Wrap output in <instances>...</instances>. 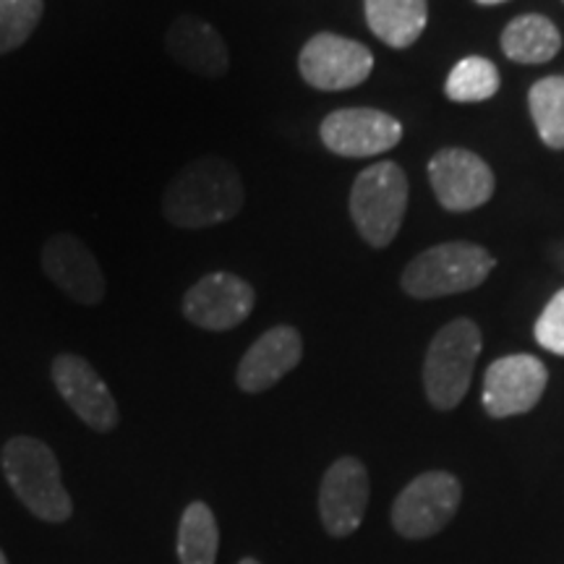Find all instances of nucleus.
Masks as SVG:
<instances>
[{
  "instance_id": "1",
  "label": "nucleus",
  "mask_w": 564,
  "mask_h": 564,
  "mask_svg": "<svg viewBox=\"0 0 564 564\" xmlns=\"http://www.w3.org/2000/svg\"><path fill=\"white\" fill-rule=\"evenodd\" d=\"M246 204L241 175L228 160L199 158L171 181L162 196V215L175 228L199 230L228 223Z\"/></svg>"
},
{
  "instance_id": "2",
  "label": "nucleus",
  "mask_w": 564,
  "mask_h": 564,
  "mask_svg": "<svg viewBox=\"0 0 564 564\" xmlns=\"http://www.w3.org/2000/svg\"><path fill=\"white\" fill-rule=\"evenodd\" d=\"M0 465L11 491L34 518L45 523H66L74 514V502L61 478L58 457L45 442L34 436H13L3 444Z\"/></svg>"
},
{
  "instance_id": "3",
  "label": "nucleus",
  "mask_w": 564,
  "mask_h": 564,
  "mask_svg": "<svg viewBox=\"0 0 564 564\" xmlns=\"http://www.w3.org/2000/svg\"><path fill=\"white\" fill-rule=\"evenodd\" d=\"M494 257L484 246L470 241H449L426 249L411 259L403 270V291L413 299H444L468 293L489 278Z\"/></svg>"
},
{
  "instance_id": "4",
  "label": "nucleus",
  "mask_w": 564,
  "mask_h": 564,
  "mask_svg": "<svg viewBox=\"0 0 564 564\" xmlns=\"http://www.w3.org/2000/svg\"><path fill=\"white\" fill-rule=\"evenodd\" d=\"M484 337L474 319H455L434 335L423 361V387L429 403L440 411H453L470 390V379Z\"/></svg>"
},
{
  "instance_id": "5",
  "label": "nucleus",
  "mask_w": 564,
  "mask_h": 564,
  "mask_svg": "<svg viewBox=\"0 0 564 564\" xmlns=\"http://www.w3.org/2000/svg\"><path fill=\"white\" fill-rule=\"evenodd\" d=\"M408 209V175L394 162H373L358 173L350 188V217L371 249H387Z\"/></svg>"
},
{
  "instance_id": "6",
  "label": "nucleus",
  "mask_w": 564,
  "mask_h": 564,
  "mask_svg": "<svg viewBox=\"0 0 564 564\" xmlns=\"http://www.w3.org/2000/svg\"><path fill=\"white\" fill-rule=\"evenodd\" d=\"M463 499V486L447 470L413 478L392 505V528L405 539H429L449 525Z\"/></svg>"
},
{
  "instance_id": "7",
  "label": "nucleus",
  "mask_w": 564,
  "mask_h": 564,
  "mask_svg": "<svg viewBox=\"0 0 564 564\" xmlns=\"http://www.w3.org/2000/svg\"><path fill=\"white\" fill-rule=\"evenodd\" d=\"M303 82L322 91H343L364 84L373 70V53L340 34H314L299 55Z\"/></svg>"
},
{
  "instance_id": "8",
  "label": "nucleus",
  "mask_w": 564,
  "mask_h": 564,
  "mask_svg": "<svg viewBox=\"0 0 564 564\" xmlns=\"http://www.w3.org/2000/svg\"><path fill=\"white\" fill-rule=\"evenodd\" d=\"M319 137L337 158H377L403 141V123L384 110L343 108L324 118Z\"/></svg>"
},
{
  "instance_id": "9",
  "label": "nucleus",
  "mask_w": 564,
  "mask_h": 564,
  "mask_svg": "<svg viewBox=\"0 0 564 564\" xmlns=\"http://www.w3.org/2000/svg\"><path fill=\"white\" fill-rule=\"evenodd\" d=\"M429 183H432L436 202L447 212L484 207L497 188L486 160L470 150H460V147H447L429 160Z\"/></svg>"
},
{
  "instance_id": "10",
  "label": "nucleus",
  "mask_w": 564,
  "mask_h": 564,
  "mask_svg": "<svg viewBox=\"0 0 564 564\" xmlns=\"http://www.w3.org/2000/svg\"><path fill=\"white\" fill-rule=\"evenodd\" d=\"M549 384L546 366L528 352L494 361L484 377V408L491 419L523 415L539 405Z\"/></svg>"
},
{
  "instance_id": "11",
  "label": "nucleus",
  "mask_w": 564,
  "mask_h": 564,
  "mask_svg": "<svg viewBox=\"0 0 564 564\" xmlns=\"http://www.w3.org/2000/svg\"><path fill=\"white\" fill-rule=\"evenodd\" d=\"M253 288L232 272H212L196 282L183 299V316L209 333H225L249 319L253 312Z\"/></svg>"
},
{
  "instance_id": "12",
  "label": "nucleus",
  "mask_w": 564,
  "mask_h": 564,
  "mask_svg": "<svg viewBox=\"0 0 564 564\" xmlns=\"http://www.w3.org/2000/svg\"><path fill=\"white\" fill-rule=\"evenodd\" d=\"M53 384L66 400V405L95 432L108 434L118 426L121 413L118 403L112 398L108 384L102 382L100 373L95 371L87 358L74 356V352H63L53 361Z\"/></svg>"
},
{
  "instance_id": "13",
  "label": "nucleus",
  "mask_w": 564,
  "mask_h": 564,
  "mask_svg": "<svg viewBox=\"0 0 564 564\" xmlns=\"http://www.w3.org/2000/svg\"><path fill=\"white\" fill-rule=\"evenodd\" d=\"M369 507V470L356 457H340L327 468L319 486V514L329 535L345 539L364 523Z\"/></svg>"
},
{
  "instance_id": "14",
  "label": "nucleus",
  "mask_w": 564,
  "mask_h": 564,
  "mask_svg": "<svg viewBox=\"0 0 564 564\" xmlns=\"http://www.w3.org/2000/svg\"><path fill=\"white\" fill-rule=\"evenodd\" d=\"M42 270L82 306H97L105 299L102 267L82 238L68 232L53 236L42 249Z\"/></svg>"
},
{
  "instance_id": "15",
  "label": "nucleus",
  "mask_w": 564,
  "mask_h": 564,
  "mask_svg": "<svg viewBox=\"0 0 564 564\" xmlns=\"http://www.w3.org/2000/svg\"><path fill=\"white\" fill-rule=\"evenodd\" d=\"M303 340L299 329L280 324L267 329L257 343L246 350L236 371V382L243 392L259 394L280 382L285 373H291L301 364Z\"/></svg>"
},
{
  "instance_id": "16",
  "label": "nucleus",
  "mask_w": 564,
  "mask_h": 564,
  "mask_svg": "<svg viewBox=\"0 0 564 564\" xmlns=\"http://www.w3.org/2000/svg\"><path fill=\"white\" fill-rule=\"evenodd\" d=\"M165 47L181 68L220 79L230 68V53L223 34L196 17H178L165 34Z\"/></svg>"
},
{
  "instance_id": "17",
  "label": "nucleus",
  "mask_w": 564,
  "mask_h": 564,
  "mask_svg": "<svg viewBox=\"0 0 564 564\" xmlns=\"http://www.w3.org/2000/svg\"><path fill=\"white\" fill-rule=\"evenodd\" d=\"M364 6L369 30L394 51L411 47L426 30V0H364Z\"/></svg>"
},
{
  "instance_id": "18",
  "label": "nucleus",
  "mask_w": 564,
  "mask_h": 564,
  "mask_svg": "<svg viewBox=\"0 0 564 564\" xmlns=\"http://www.w3.org/2000/svg\"><path fill=\"white\" fill-rule=\"evenodd\" d=\"M502 51L510 61L525 63V66H539L549 63L560 53L562 34L554 21L539 13H525V17L512 19L502 32Z\"/></svg>"
},
{
  "instance_id": "19",
  "label": "nucleus",
  "mask_w": 564,
  "mask_h": 564,
  "mask_svg": "<svg viewBox=\"0 0 564 564\" xmlns=\"http://www.w3.org/2000/svg\"><path fill=\"white\" fill-rule=\"evenodd\" d=\"M220 549V528L215 512L204 502H192L181 514L178 560L181 564H215Z\"/></svg>"
},
{
  "instance_id": "20",
  "label": "nucleus",
  "mask_w": 564,
  "mask_h": 564,
  "mask_svg": "<svg viewBox=\"0 0 564 564\" xmlns=\"http://www.w3.org/2000/svg\"><path fill=\"white\" fill-rule=\"evenodd\" d=\"M528 110L549 150H564V76H546L528 91Z\"/></svg>"
},
{
  "instance_id": "21",
  "label": "nucleus",
  "mask_w": 564,
  "mask_h": 564,
  "mask_svg": "<svg viewBox=\"0 0 564 564\" xmlns=\"http://www.w3.org/2000/svg\"><path fill=\"white\" fill-rule=\"evenodd\" d=\"M499 70L489 58L468 55L455 63L444 82V95L449 102H486L499 91Z\"/></svg>"
},
{
  "instance_id": "22",
  "label": "nucleus",
  "mask_w": 564,
  "mask_h": 564,
  "mask_svg": "<svg viewBox=\"0 0 564 564\" xmlns=\"http://www.w3.org/2000/svg\"><path fill=\"white\" fill-rule=\"evenodd\" d=\"M42 19V0H0V55L32 37Z\"/></svg>"
},
{
  "instance_id": "23",
  "label": "nucleus",
  "mask_w": 564,
  "mask_h": 564,
  "mask_svg": "<svg viewBox=\"0 0 564 564\" xmlns=\"http://www.w3.org/2000/svg\"><path fill=\"white\" fill-rule=\"evenodd\" d=\"M533 333L541 348L554 352V356H564V288L546 303Z\"/></svg>"
},
{
  "instance_id": "24",
  "label": "nucleus",
  "mask_w": 564,
  "mask_h": 564,
  "mask_svg": "<svg viewBox=\"0 0 564 564\" xmlns=\"http://www.w3.org/2000/svg\"><path fill=\"white\" fill-rule=\"evenodd\" d=\"M476 3H481V6H497V3H505V0H476Z\"/></svg>"
},
{
  "instance_id": "25",
  "label": "nucleus",
  "mask_w": 564,
  "mask_h": 564,
  "mask_svg": "<svg viewBox=\"0 0 564 564\" xmlns=\"http://www.w3.org/2000/svg\"><path fill=\"white\" fill-rule=\"evenodd\" d=\"M238 564H262V562H257V560H251V556H249V560H241V562H238Z\"/></svg>"
},
{
  "instance_id": "26",
  "label": "nucleus",
  "mask_w": 564,
  "mask_h": 564,
  "mask_svg": "<svg viewBox=\"0 0 564 564\" xmlns=\"http://www.w3.org/2000/svg\"><path fill=\"white\" fill-rule=\"evenodd\" d=\"M0 564H9V560H6L3 552H0Z\"/></svg>"
}]
</instances>
